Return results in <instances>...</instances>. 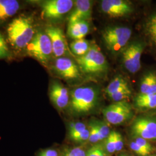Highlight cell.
<instances>
[{"instance_id":"7","label":"cell","mask_w":156,"mask_h":156,"mask_svg":"<svg viewBox=\"0 0 156 156\" xmlns=\"http://www.w3.org/2000/svg\"><path fill=\"white\" fill-rule=\"evenodd\" d=\"M144 49V44L135 42L124 49L123 52V63L129 73H136L141 68V56Z\"/></svg>"},{"instance_id":"14","label":"cell","mask_w":156,"mask_h":156,"mask_svg":"<svg viewBox=\"0 0 156 156\" xmlns=\"http://www.w3.org/2000/svg\"><path fill=\"white\" fill-rule=\"evenodd\" d=\"M90 30L89 23L87 21H79L68 24V34L73 39H83L88 34Z\"/></svg>"},{"instance_id":"6","label":"cell","mask_w":156,"mask_h":156,"mask_svg":"<svg viewBox=\"0 0 156 156\" xmlns=\"http://www.w3.org/2000/svg\"><path fill=\"white\" fill-rule=\"evenodd\" d=\"M102 113L106 121L113 125L128 121L133 115L131 107L126 101L114 102L105 107Z\"/></svg>"},{"instance_id":"2","label":"cell","mask_w":156,"mask_h":156,"mask_svg":"<svg viewBox=\"0 0 156 156\" xmlns=\"http://www.w3.org/2000/svg\"><path fill=\"white\" fill-rule=\"evenodd\" d=\"M76 62L80 71L85 74H100L107 69L106 58L96 45H91L89 51L84 56L78 57Z\"/></svg>"},{"instance_id":"35","label":"cell","mask_w":156,"mask_h":156,"mask_svg":"<svg viewBox=\"0 0 156 156\" xmlns=\"http://www.w3.org/2000/svg\"><path fill=\"white\" fill-rule=\"evenodd\" d=\"M127 156V155H122V156Z\"/></svg>"},{"instance_id":"31","label":"cell","mask_w":156,"mask_h":156,"mask_svg":"<svg viewBox=\"0 0 156 156\" xmlns=\"http://www.w3.org/2000/svg\"><path fill=\"white\" fill-rule=\"evenodd\" d=\"M89 129H86L80 134H78L76 136L71 138V139L77 142H83L86 140H89Z\"/></svg>"},{"instance_id":"30","label":"cell","mask_w":156,"mask_h":156,"mask_svg":"<svg viewBox=\"0 0 156 156\" xmlns=\"http://www.w3.org/2000/svg\"><path fill=\"white\" fill-rule=\"evenodd\" d=\"M9 55V51L5 41L0 34V58L7 57Z\"/></svg>"},{"instance_id":"29","label":"cell","mask_w":156,"mask_h":156,"mask_svg":"<svg viewBox=\"0 0 156 156\" xmlns=\"http://www.w3.org/2000/svg\"><path fill=\"white\" fill-rule=\"evenodd\" d=\"M129 147L131 149L134 151L135 153H136L138 156H149L151 153L149 151H145L144 149H142L141 147H140L136 142L134 141H132L129 144Z\"/></svg>"},{"instance_id":"15","label":"cell","mask_w":156,"mask_h":156,"mask_svg":"<svg viewBox=\"0 0 156 156\" xmlns=\"http://www.w3.org/2000/svg\"><path fill=\"white\" fill-rule=\"evenodd\" d=\"M19 8V3L16 0H0V21L13 16Z\"/></svg>"},{"instance_id":"5","label":"cell","mask_w":156,"mask_h":156,"mask_svg":"<svg viewBox=\"0 0 156 156\" xmlns=\"http://www.w3.org/2000/svg\"><path fill=\"white\" fill-rule=\"evenodd\" d=\"M131 34L130 28L114 26L105 28L102 36L107 48L112 51L116 52L127 45Z\"/></svg>"},{"instance_id":"23","label":"cell","mask_w":156,"mask_h":156,"mask_svg":"<svg viewBox=\"0 0 156 156\" xmlns=\"http://www.w3.org/2000/svg\"><path fill=\"white\" fill-rule=\"evenodd\" d=\"M131 95V91L129 87L121 90L116 93L109 96L115 102L126 101V100L128 99Z\"/></svg>"},{"instance_id":"4","label":"cell","mask_w":156,"mask_h":156,"mask_svg":"<svg viewBox=\"0 0 156 156\" xmlns=\"http://www.w3.org/2000/svg\"><path fill=\"white\" fill-rule=\"evenodd\" d=\"M26 48L28 55L44 64L49 62L51 55H53L50 38L46 33L42 31L35 34Z\"/></svg>"},{"instance_id":"19","label":"cell","mask_w":156,"mask_h":156,"mask_svg":"<svg viewBox=\"0 0 156 156\" xmlns=\"http://www.w3.org/2000/svg\"><path fill=\"white\" fill-rule=\"evenodd\" d=\"M129 87L127 82L122 77L119 76L114 78L108 84L105 89V92L108 96L116 93L121 90Z\"/></svg>"},{"instance_id":"8","label":"cell","mask_w":156,"mask_h":156,"mask_svg":"<svg viewBox=\"0 0 156 156\" xmlns=\"http://www.w3.org/2000/svg\"><path fill=\"white\" fill-rule=\"evenodd\" d=\"M131 134L135 138L147 140H156V119L149 117H140L134 122L131 127Z\"/></svg>"},{"instance_id":"33","label":"cell","mask_w":156,"mask_h":156,"mask_svg":"<svg viewBox=\"0 0 156 156\" xmlns=\"http://www.w3.org/2000/svg\"><path fill=\"white\" fill-rule=\"evenodd\" d=\"M64 156H86V151L81 147H75L68 151Z\"/></svg>"},{"instance_id":"12","label":"cell","mask_w":156,"mask_h":156,"mask_svg":"<svg viewBox=\"0 0 156 156\" xmlns=\"http://www.w3.org/2000/svg\"><path fill=\"white\" fill-rule=\"evenodd\" d=\"M75 8L69 17V24L79 21H87L91 16V2L89 0L75 1Z\"/></svg>"},{"instance_id":"3","label":"cell","mask_w":156,"mask_h":156,"mask_svg":"<svg viewBox=\"0 0 156 156\" xmlns=\"http://www.w3.org/2000/svg\"><path fill=\"white\" fill-rule=\"evenodd\" d=\"M97 101V93L91 87H81L73 90L71 94V105L73 111L84 114L94 108Z\"/></svg>"},{"instance_id":"27","label":"cell","mask_w":156,"mask_h":156,"mask_svg":"<svg viewBox=\"0 0 156 156\" xmlns=\"http://www.w3.org/2000/svg\"><path fill=\"white\" fill-rule=\"evenodd\" d=\"M90 135L89 141L91 144H96L100 142V136L98 133L94 123H92L90 126Z\"/></svg>"},{"instance_id":"28","label":"cell","mask_w":156,"mask_h":156,"mask_svg":"<svg viewBox=\"0 0 156 156\" xmlns=\"http://www.w3.org/2000/svg\"><path fill=\"white\" fill-rule=\"evenodd\" d=\"M134 141L139 145L140 147H141L145 151H149L150 153H151L153 151V146L149 140L141 138H135Z\"/></svg>"},{"instance_id":"16","label":"cell","mask_w":156,"mask_h":156,"mask_svg":"<svg viewBox=\"0 0 156 156\" xmlns=\"http://www.w3.org/2000/svg\"><path fill=\"white\" fill-rule=\"evenodd\" d=\"M140 94H156V74L149 73L145 75L140 83Z\"/></svg>"},{"instance_id":"22","label":"cell","mask_w":156,"mask_h":156,"mask_svg":"<svg viewBox=\"0 0 156 156\" xmlns=\"http://www.w3.org/2000/svg\"><path fill=\"white\" fill-rule=\"evenodd\" d=\"M86 156H110L102 144H96L86 151Z\"/></svg>"},{"instance_id":"1","label":"cell","mask_w":156,"mask_h":156,"mask_svg":"<svg viewBox=\"0 0 156 156\" xmlns=\"http://www.w3.org/2000/svg\"><path fill=\"white\" fill-rule=\"evenodd\" d=\"M7 33L10 44L15 49L26 48L35 34L33 20L26 16L14 19L8 25Z\"/></svg>"},{"instance_id":"18","label":"cell","mask_w":156,"mask_h":156,"mask_svg":"<svg viewBox=\"0 0 156 156\" xmlns=\"http://www.w3.org/2000/svg\"><path fill=\"white\" fill-rule=\"evenodd\" d=\"M135 104L140 108H156V94H140L135 99Z\"/></svg>"},{"instance_id":"25","label":"cell","mask_w":156,"mask_h":156,"mask_svg":"<svg viewBox=\"0 0 156 156\" xmlns=\"http://www.w3.org/2000/svg\"><path fill=\"white\" fill-rule=\"evenodd\" d=\"M94 123L97 129L98 133L99 134L100 141L104 140L111 133L109 128L104 123L98 122Z\"/></svg>"},{"instance_id":"26","label":"cell","mask_w":156,"mask_h":156,"mask_svg":"<svg viewBox=\"0 0 156 156\" xmlns=\"http://www.w3.org/2000/svg\"><path fill=\"white\" fill-rule=\"evenodd\" d=\"M87 128L86 125L82 122L73 123L69 126V136L71 138L73 136H76V135L83 132Z\"/></svg>"},{"instance_id":"13","label":"cell","mask_w":156,"mask_h":156,"mask_svg":"<svg viewBox=\"0 0 156 156\" xmlns=\"http://www.w3.org/2000/svg\"><path fill=\"white\" fill-rule=\"evenodd\" d=\"M50 98L52 102L58 109H64L69 103V93L67 88L62 84L54 82L50 88Z\"/></svg>"},{"instance_id":"34","label":"cell","mask_w":156,"mask_h":156,"mask_svg":"<svg viewBox=\"0 0 156 156\" xmlns=\"http://www.w3.org/2000/svg\"><path fill=\"white\" fill-rule=\"evenodd\" d=\"M39 156H58V153L54 149H47L43 151Z\"/></svg>"},{"instance_id":"24","label":"cell","mask_w":156,"mask_h":156,"mask_svg":"<svg viewBox=\"0 0 156 156\" xmlns=\"http://www.w3.org/2000/svg\"><path fill=\"white\" fill-rule=\"evenodd\" d=\"M103 146L109 154H112L116 152V146L114 138V131L111 132L109 135L104 140Z\"/></svg>"},{"instance_id":"32","label":"cell","mask_w":156,"mask_h":156,"mask_svg":"<svg viewBox=\"0 0 156 156\" xmlns=\"http://www.w3.org/2000/svg\"><path fill=\"white\" fill-rule=\"evenodd\" d=\"M114 138L116 146V151H120L123 149L124 147L123 137L119 132L114 131Z\"/></svg>"},{"instance_id":"11","label":"cell","mask_w":156,"mask_h":156,"mask_svg":"<svg viewBox=\"0 0 156 156\" xmlns=\"http://www.w3.org/2000/svg\"><path fill=\"white\" fill-rule=\"evenodd\" d=\"M54 68L62 78L66 79H75L80 76V70L78 64L72 59L62 57L55 62Z\"/></svg>"},{"instance_id":"20","label":"cell","mask_w":156,"mask_h":156,"mask_svg":"<svg viewBox=\"0 0 156 156\" xmlns=\"http://www.w3.org/2000/svg\"><path fill=\"white\" fill-rule=\"evenodd\" d=\"M145 30L151 41L156 44V14L149 17L145 24Z\"/></svg>"},{"instance_id":"21","label":"cell","mask_w":156,"mask_h":156,"mask_svg":"<svg viewBox=\"0 0 156 156\" xmlns=\"http://www.w3.org/2000/svg\"><path fill=\"white\" fill-rule=\"evenodd\" d=\"M101 8L104 13L113 17H119L125 16L123 12L119 11L112 4L109 0L102 1L101 3Z\"/></svg>"},{"instance_id":"17","label":"cell","mask_w":156,"mask_h":156,"mask_svg":"<svg viewBox=\"0 0 156 156\" xmlns=\"http://www.w3.org/2000/svg\"><path fill=\"white\" fill-rule=\"evenodd\" d=\"M91 45L86 39L74 40L70 44V48L73 54L78 57H81L86 55L90 49Z\"/></svg>"},{"instance_id":"10","label":"cell","mask_w":156,"mask_h":156,"mask_svg":"<svg viewBox=\"0 0 156 156\" xmlns=\"http://www.w3.org/2000/svg\"><path fill=\"white\" fill-rule=\"evenodd\" d=\"M45 33L50 38L54 56L56 58H59L66 55L68 48L67 41L62 29L49 26L45 29Z\"/></svg>"},{"instance_id":"9","label":"cell","mask_w":156,"mask_h":156,"mask_svg":"<svg viewBox=\"0 0 156 156\" xmlns=\"http://www.w3.org/2000/svg\"><path fill=\"white\" fill-rule=\"evenodd\" d=\"M73 1L72 0H49L42 3V15L50 19L62 17L73 9Z\"/></svg>"}]
</instances>
